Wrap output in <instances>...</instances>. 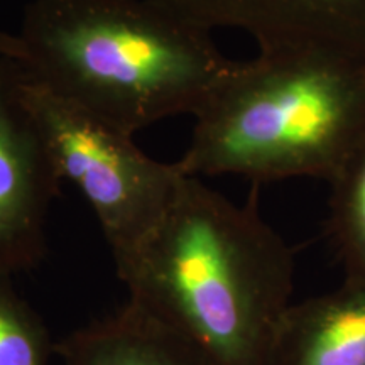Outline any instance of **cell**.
<instances>
[{"instance_id":"obj_7","label":"cell","mask_w":365,"mask_h":365,"mask_svg":"<svg viewBox=\"0 0 365 365\" xmlns=\"http://www.w3.org/2000/svg\"><path fill=\"white\" fill-rule=\"evenodd\" d=\"M267 365H365V281L291 304Z\"/></svg>"},{"instance_id":"obj_8","label":"cell","mask_w":365,"mask_h":365,"mask_svg":"<svg viewBox=\"0 0 365 365\" xmlns=\"http://www.w3.org/2000/svg\"><path fill=\"white\" fill-rule=\"evenodd\" d=\"M56 354L63 365H218L188 336L132 301L73 331Z\"/></svg>"},{"instance_id":"obj_3","label":"cell","mask_w":365,"mask_h":365,"mask_svg":"<svg viewBox=\"0 0 365 365\" xmlns=\"http://www.w3.org/2000/svg\"><path fill=\"white\" fill-rule=\"evenodd\" d=\"M195 120L182 175L330 182L365 137V63L259 53L237 61Z\"/></svg>"},{"instance_id":"obj_4","label":"cell","mask_w":365,"mask_h":365,"mask_svg":"<svg viewBox=\"0 0 365 365\" xmlns=\"http://www.w3.org/2000/svg\"><path fill=\"white\" fill-rule=\"evenodd\" d=\"M21 95L59 180L73 182L88 202L120 271L161 220L182 173L176 163L149 158L134 135L59 97L24 70Z\"/></svg>"},{"instance_id":"obj_11","label":"cell","mask_w":365,"mask_h":365,"mask_svg":"<svg viewBox=\"0 0 365 365\" xmlns=\"http://www.w3.org/2000/svg\"><path fill=\"white\" fill-rule=\"evenodd\" d=\"M12 56V34L0 31V63L11 59Z\"/></svg>"},{"instance_id":"obj_1","label":"cell","mask_w":365,"mask_h":365,"mask_svg":"<svg viewBox=\"0 0 365 365\" xmlns=\"http://www.w3.org/2000/svg\"><path fill=\"white\" fill-rule=\"evenodd\" d=\"M182 175L166 212L117 271L129 301L218 365H267L291 307L294 255L259 213Z\"/></svg>"},{"instance_id":"obj_9","label":"cell","mask_w":365,"mask_h":365,"mask_svg":"<svg viewBox=\"0 0 365 365\" xmlns=\"http://www.w3.org/2000/svg\"><path fill=\"white\" fill-rule=\"evenodd\" d=\"M327 232L346 281H365V137L330 181Z\"/></svg>"},{"instance_id":"obj_5","label":"cell","mask_w":365,"mask_h":365,"mask_svg":"<svg viewBox=\"0 0 365 365\" xmlns=\"http://www.w3.org/2000/svg\"><path fill=\"white\" fill-rule=\"evenodd\" d=\"M22 68L0 63V274L33 269L46 252V220L59 180L21 95Z\"/></svg>"},{"instance_id":"obj_10","label":"cell","mask_w":365,"mask_h":365,"mask_svg":"<svg viewBox=\"0 0 365 365\" xmlns=\"http://www.w3.org/2000/svg\"><path fill=\"white\" fill-rule=\"evenodd\" d=\"M53 352L43 319L0 274V365H51Z\"/></svg>"},{"instance_id":"obj_6","label":"cell","mask_w":365,"mask_h":365,"mask_svg":"<svg viewBox=\"0 0 365 365\" xmlns=\"http://www.w3.org/2000/svg\"><path fill=\"white\" fill-rule=\"evenodd\" d=\"M190 24L245 31L259 53L365 63V0H156Z\"/></svg>"},{"instance_id":"obj_2","label":"cell","mask_w":365,"mask_h":365,"mask_svg":"<svg viewBox=\"0 0 365 365\" xmlns=\"http://www.w3.org/2000/svg\"><path fill=\"white\" fill-rule=\"evenodd\" d=\"M12 56L31 80L129 135L195 117L237 65L210 31L156 0H31Z\"/></svg>"}]
</instances>
